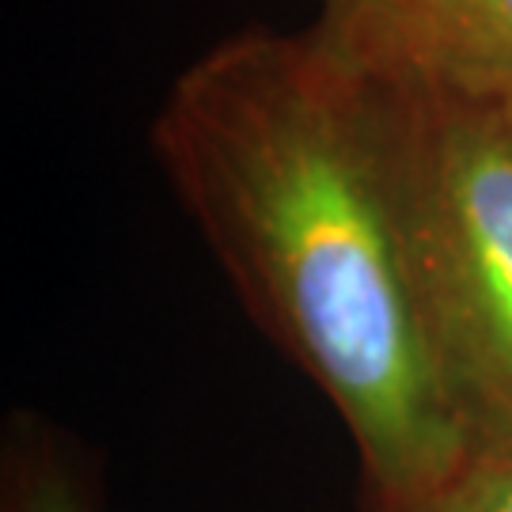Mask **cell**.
Segmentation results:
<instances>
[{
	"instance_id": "obj_1",
	"label": "cell",
	"mask_w": 512,
	"mask_h": 512,
	"mask_svg": "<svg viewBox=\"0 0 512 512\" xmlns=\"http://www.w3.org/2000/svg\"><path fill=\"white\" fill-rule=\"evenodd\" d=\"M152 152L243 308L334 406L361 497L471 448L421 308L376 88L315 31L247 27L171 80Z\"/></svg>"
},
{
	"instance_id": "obj_2",
	"label": "cell",
	"mask_w": 512,
	"mask_h": 512,
	"mask_svg": "<svg viewBox=\"0 0 512 512\" xmlns=\"http://www.w3.org/2000/svg\"><path fill=\"white\" fill-rule=\"evenodd\" d=\"M372 88L444 384L471 440H512V95Z\"/></svg>"
},
{
	"instance_id": "obj_3",
	"label": "cell",
	"mask_w": 512,
	"mask_h": 512,
	"mask_svg": "<svg viewBox=\"0 0 512 512\" xmlns=\"http://www.w3.org/2000/svg\"><path fill=\"white\" fill-rule=\"evenodd\" d=\"M311 31L368 80L512 95V0H315Z\"/></svg>"
},
{
	"instance_id": "obj_4",
	"label": "cell",
	"mask_w": 512,
	"mask_h": 512,
	"mask_svg": "<svg viewBox=\"0 0 512 512\" xmlns=\"http://www.w3.org/2000/svg\"><path fill=\"white\" fill-rule=\"evenodd\" d=\"M0 512H95V490L76 448L50 421L12 414L0 444Z\"/></svg>"
},
{
	"instance_id": "obj_5",
	"label": "cell",
	"mask_w": 512,
	"mask_h": 512,
	"mask_svg": "<svg viewBox=\"0 0 512 512\" xmlns=\"http://www.w3.org/2000/svg\"><path fill=\"white\" fill-rule=\"evenodd\" d=\"M357 512H512V440H471L467 456L437 486L399 501L361 497Z\"/></svg>"
}]
</instances>
